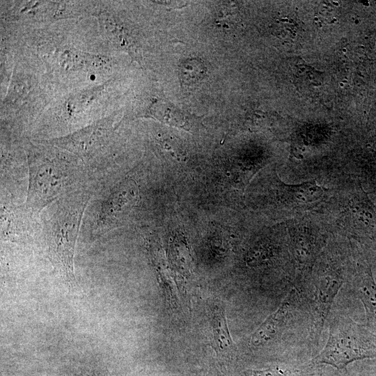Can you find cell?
<instances>
[{"label": "cell", "mask_w": 376, "mask_h": 376, "mask_svg": "<svg viewBox=\"0 0 376 376\" xmlns=\"http://www.w3.org/2000/svg\"><path fill=\"white\" fill-rule=\"evenodd\" d=\"M141 116L155 118L164 124L187 131L191 130L195 123L189 115L162 99L154 100Z\"/></svg>", "instance_id": "8"}, {"label": "cell", "mask_w": 376, "mask_h": 376, "mask_svg": "<svg viewBox=\"0 0 376 376\" xmlns=\"http://www.w3.org/2000/svg\"><path fill=\"white\" fill-rule=\"evenodd\" d=\"M347 272L345 258L332 248L322 251L313 265L303 295L311 308L319 340L334 299L345 282Z\"/></svg>", "instance_id": "4"}, {"label": "cell", "mask_w": 376, "mask_h": 376, "mask_svg": "<svg viewBox=\"0 0 376 376\" xmlns=\"http://www.w3.org/2000/svg\"><path fill=\"white\" fill-rule=\"evenodd\" d=\"M135 196V187L132 182L125 181L120 183L106 202L102 218L109 219L112 216L125 212L126 209L134 203Z\"/></svg>", "instance_id": "9"}, {"label": "cell", "mask_w": 376, "mask_h": 376, "mask_svg": "<svg viewBox=\"0 0 376 376\" xmlns=\"http://www.w3.org/2000/svg\"><path fill=\"white\" fill-rule=\"evenodd\" d=\"M212 325L217 345L222 350L232 347L234 343L228 331L225 311L222 306H216L212 309Z\"/></svg>", "instance_id": "11"}, {"label": "cell", "mask_w": 376, "mask_h": 376, "mask_svg": "<svg viewBox=\"0 0 376 376\" xmlns=\"http://www.w3.org/2000/svg\"><path fill=\"white\" fill-rule=\"evenodd\" d=\"M345 282L365 308L367 327L376 333V283L370 267L359 264L347 270Z\"/></svg>", "instance_id": "6"}, {"label": "cell", "mask_w": 376, "mask_h": 376, "mask_svg": "<svg viewBox=\"0 0 376 376\" xmlns=\"http://www.w3.org/2000/svg\"><path fill=\"white\" fill-rule=\"evenodd\" d=\"M205 68L203 62L197 58H187L178 66V75L181 85L185 88H193L201 82L205 76Z\"/></svg>", "instance_id": "10"}, {"label": "cell", "mask_w": 376, "mask_h": 376, "mask_svg": "<svg viewBox=\"0 0 376 376\" xmlns=\"http://www.w3.org/2000/svg\"><path fill=\"white\" fill-rule=\"evenodd\" d=\"M91 194L74 190L57 199L46 221V240L55 265L71 285L75 283L73 259L81 221Z\"/></svg>", "instance_id": "2"}, {"label": "cell", "mask_w": 376, "mask_h": 376, "mask_svg": "<svg viewBox=\"0 0 376 376\" xmlns=\"http://www.w3.org/2000/svg\"><path fill=\"white\" fill-rule=\"evenodd\" d=\"M232 8L231 5H228L227 3L221 5L217 11L215 22L225 31H228V29H230L235 22V14Z\"/></svg>", "instance_id": "12"}, {"label": "cell", "mask_w": 376, "mask_h": 376, "mask_svg": "<svg viewBox=\"0 0 376 376\" xmlns=\"http://www.w3.org/2000/svg\"><path fill=\"white\" fill-rule=\"evenodd\" d=\"M279 201L288 210L302 208L318 202L327 191L315 180L297 185H286L278 181Z\"/></svg>", "instance_id": "7"}, {"label": "cell", "mask_w": 376, "mask_h": 376, "mask_svg": "<svg viewBox=\"0 0 376 376\" xmlns=\"http://www.w3.org/2000/svg\"><path fill=\"white\" fill-rule=\"evenodd\" d=\"M301 372L288 367L274 366L265 370L249 371L246 376H300Z\"/></svg>", "instance_id": "13"}, {"label": "cell", "mask_w": 376, "mask_h": 376, "mask_svg": "<svg viewBox=\"0 0 376 376\" xmlns=\"http://www.w3.org/2000/svg\"><path fill=\"white\" fill-rule=\"evenodd\" d=\"M29 186L25 207L38 215L50 203L74 191L72 187L80 176V171L72 161L57 151L28 147Z\"/></svg>", "instance_id": "1"}, {"label": "cell", "mask_w": 376, "mask_h": 376, "mask_svg": "<svg viewBox=\"0 0 376 376\" xmlns=\"http://www.w3.org/2000/svg\"><path fill=\"white\" fill-rule=\"evenodd\" d=\"M328 320L327 340L311 363L343 370L354 361L376 357L375 332L343 315H332Z\"/></svg>", "instance_id": "3"}, {"label": "cell", "mask_w": 376, "mask_h": 376, "mask_svg": "<svg viewBox=\"0 0 376 376\" xmlns=\"http://www.w3.org/2000/svg\"><path fill=\"white\" fill-rule=\"evenodd\" d=\"M111 127L109 119L100 120L67 136L52 139L49 144L80 157H90L107 143Z\"/></svg>", "instance_id": "5"}]
</instances>
